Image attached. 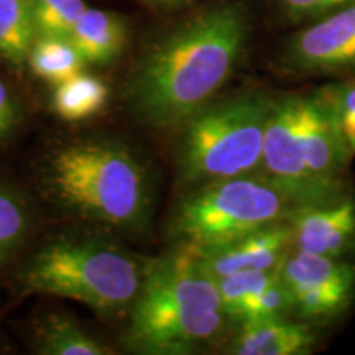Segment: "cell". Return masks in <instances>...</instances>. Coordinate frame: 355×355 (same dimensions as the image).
<instances>
[{
    "mask_svg": "<svg viewBox=\"0 0 355 355\" xmlns=\"http://www.w3.org/2000/svg\"><path fill=\"white\" fill-rule=\"evenodd\" d=\"M293 248V232L288 220L247 235L242 241L211 252H196L202 265L214 278L239 272L278 270Z\"/></svg>",
    "mask_w": 355,
    "mask_h": 355,
    "instance_id": "obj_11",
    "label": "cell"
},
{
    "mask_svg": "<svg viewBox=\"0 0 355 355\" xmlns=\"http://www.w3.org/2000/svg\"><path fill=\"white\" fill-rule=\"evenodd\" d=\"M38 352L46 355H104L107 350L71 319L51 316L40 329Z\"/></svg>",
    "mask_w": 355,
    "mask_h": 355,
    "instance_id": "obj_19",
    "label": "cell"
},
{
    "mask_svg": "<svg viewBox=\"0 0 355 355\" xmlns=\"http://www.w3.org/2000/svg\"><path fill=\"white\" fill-rule=\"evenodd\" d=\"M334 130L340 157L347 166L355 158V79L327 84L314 91Z\"/></svg>",
    "mask_w": 355,
    "mask_h": 355,
    "instance_id": "obj_17",
    "label": "cell"
},
{
    "mask_svg": "<svg viewBox=\"0 0 355 355\" xmlns=\"http://www.w3.org/2000/svg\"><path fill=\"white\" fill-rule=\"evenodd\" d=\"M107 101V84L81 71L73 78L56 84L51 107L63 121L78 122L99 114Z\"/></svg>",
    "mask_w": 355,
    "mask_h": 355,
    "instance_id": "obj_15",
    "label": "cell"
},
{
    "mask_svg": "<svg viewBox=\"0 0 355 355\" xmlns=\"http://www.w3.org/2000/svg\"><path fill=\"white\" fill-rule=\"evenodd\" d=\"M155 2H163V3H176V2H183V0H155Z\"/></svg>",
    "mask_w": 355,
    "mask_h": 355,
    "instance_id": "obj_24",
    "label": "cell"
},
{
    "mask_svg": "<svg viewBox=\"0 0 355 355\" xmlns=\"http://www.w3.org/2000/svg\"><path fill=\"white\" fill-rule=\"evenodd\" d=\"M86 63L104 64L117 58L127 44V28L115 13L86 8L68 37Z\"/></svg>",
    "mask_w": 355,
    "mask_h": 355,
    "instance_id": "obj_14",
    "label": "cell"
},
{
    "mask_svg": "<svg viewBox=\"0 0 355 355\" xmlns=\"http://www.w3.org/2000/svg\"><path fill=\"white\" fill-rule=\"evenodd\" d=\"M354 0H279L288 15L295 19H322Z\"/></svg>",
    "mask_w": 355,
    "mask_h": 355,
    "instance_id": "obj_22",
    "label": "cell"
},
{
    "mask_svg": "<svg viewBox=\"0 0 355 355\" xmlns=\"http://www.w3.org/2000/svg\"><path fill=\"white\" fill-rule=\"evenodd\" d=\"M86 8L84 0H33L37 37L68 38Z\"/></svg>",
    "mask_w": 355,
    "mask_h": 355,
    "instance_id": "obj_20",
    "label": "cell"
},
{
    "mask_svg": "<svg viewBox=\"0 0 355 355\" xmlns=\"http://www.w3.org/2000/svg\"><path fill=\"white\" fill-rule=\"evenodd\" d=\"M314 343L316 334L308 324L277 318L241 326V332L229 352L235 355H306L313 350Z\"/></svg>",
    "mask_w": 355,
    "mask_h": 355,
    "instance_id": "obj_13",
    "label": "cell"
},
{
    "mask_svg": "<svg viewBox=\"0 0 355 355\" xmlns=\"http://www.w3.org/2000/svg\"><path fill=\"white\" fill-rule=\"evenodd\" d=\"M278 273L291 293L293 313L303 319L339 316L355 295V265L343 259L291 248Z\"/></svg>",
    "mask_w": 355,
    "mask_h": 355,
    "instance_id": "obj_8",
    "label": "cell"
},
{
    "mask_svg": "<svg viewBox=\"0 0 355 355\" xmlns=\"http://www.w3.org/2000/svg\"><path fill=\"white\" fill-rule=\"evenodd\" d=\"M286 61L301 73L355 68V0L296 35L288 46Z\"/></svg>",
    "mask_w": 355,
    "mask_h": 355,
    "instance_id": "obj_9",
    "label": "cell"
},
{
    "mask_svg": "<svg viewBox=\"0 0 355 355\" xmlns=\"http://www.w3.org/2000/svg\"><path fill=\"white\" fill-rule=\"evenodd\" d=\"M301 96L273 99L263 135L259 175L296 206L334 201L313 180L301 144Z\"/></svg>",
    "mask_w": 355,
    "mask_h": 355,
    "instance_id": "obj_7",
    "label": "cell"
},
{
    "mask_svg": "<svg viewBox=\"0 0 355 355\" xmlns=\"http://www.w3.org/2000/svg\"><path fill=\"white\" fill-rule=\"evenodd\" d=\"M273 99L247 92L206 105L184 123L180 152L183 183L202 184L260 170Z\"/></svg>",
    "mask_w": 355,
    "mask_h": 355,
    "instance_id": "obj_5",
    "label": "cell"
},
{
    "mask_svg": "<svg viewBox=\"0 0 355 355\" xmlns=\"http://www.w3.org/2000/svg\"><path fill=\"white\" fill-rule=\"evenodd\" d=\"M301 144L311 178L332 199L340 198V173L345 168L334 130L316 96H301Z\"/></svg>",
    "mask_w": 355,
    "mask_h": 355,
    "instance_id": "obj_12",
    "label": "cell"
},
{
    "mask_svg": "<svg viewBox=\"0 0 355 355\" xmlns=\"http://www.w3.org/2000/svg\"><path fill=\"white\" fill-rule=\"evenodd\" d=\"M291 209L285 194L259 173L207 181L178 206L173 234L191 250L211 252L286 220Z\"/></svg>",
    "mask_w": 355,
    "mask_h": 355,
    "instance_id": "obj_6",
    "label": "cell"
},
{
    "mask_svg": "<svg viewBox=\"0 0 355 355\" xmlns=\"http://www.w3.org/2000/svg\"><path fill=\"white\" fill-rule=\"evenodd\" d=\"M26 60L38 78L55 86L81 73L86 64L71 40L61 37H37Z\"/></svg>",
    "mask_w": 355,
    "mask_h": 355,
    "instance_id": "obj_18",
    "label": "cell"
},
{
    "mask_svg": "<svg viewBox=\"0 0 355 355\" xmlns=\"http://www.w3.org/2000/svg\"><path fill=\"white\" fill-rule=\"evenodd\" d=\"M217 279L191 248L145 265L130 308L128 344L145 354H183L209 344L227 327Z\"/></svg>",
    "mask_w": 355,
    "mask_h": 355,
    "instance_id": "obj_2",
    "label": "cell"
},
{
    "mask_svg": "<svg viewBox=\"0 0 355 355\" xmlns=\"http://www.w3.org/2000/svg\"><path fill=\"white\" fill-rule=\"evenodd\" d=\"M35 38L33 0H0V56L12 64H21Z\"/></svg>",
    "mask_w": 355,
    "mask_h": 355,
    "instance_id": "obj_16",
    "label": "cell"
},
{
    "mask_svg": "<svg viewBox=\"0 0 355 355\" xmlns=\"http://www.w3.org/2000/svg\"><path fill=\"white\" fill-rule=\"evenodd\" d=\"M145 265L121 248L92 241L51 243L26 266L30 291L91 306L102 314L132 308L144 282Z\"/></svg>",
    "mask_w": 355,
    "mask_h": 355,
    "instance_id": "obj_4",
    "label": "cell"
},
{
    "mask_svg": "<svg viewBox=\"0 0 355 355\" xmlns=\"http://www.w3.org/2000/svg\"><path fill=\"white\" fill-rule=\"evenodd\" d=\"M19 121V107L6 84L0 81V140L6 139Z\"/></svg>",
    "mask_w": 355,
    "mask_h": 355,
    "instance_id": "obj_23",
    "label": "cell"
},
{
    "mask_svg": "<svg viewBox=\"0 0 355 355\" xmlns=\"http://www.w3.org/2000/svg\"><path fill=\"white\" fill-rule=\"evenodd\" d=\"M247 32V13L241 3H220L159 40L130 84L137 115L158 128L183 127L227 83Z\"/></svg>",
    "mask_w": 355,
    "mask_h": 355,
    "instance_id": "obj_1",
    "label": "cell"
},
{
    "mask_svg": "<svg viewBox=\"0 0 355 355\" xmlns=\"http://www.w3.org/2000/svg\"><path fill=\"white\" fill-rule=\"evenodd\" d=\"M50 180L60 201L105 224L144 229L150 214L145 166L128 146L87 140L55 155Z\"/></svg>",
    "mask_w": 355,
    "mask_h": 355,
    "instance_id": "obj_3",
    "label": "cell"
},
{
    "mask_svg": "<svg viewBox=\"0 0 355 355\" xmlns=\"http://www.w3.org/2000/svg\"><path fill=\"white\" fill-rule=\"evenodd\" d=\"M28 229V212L19 194L0 186V268L20 245Z\"/></svg>",
    "mask_w": 355,
    "mask_h": 355,
    "instance_id": "obj_21",
    "label": "cell"
},
{
    "mask_svg": "<svg viewBox=\"0 0 355 355\" xmlns=\"http://www.w3.org/2000/svg\"><path fill=\"white\" fill-rule=\"evenodd\" d=\"M293 248L308 254L343 259L355 245V199L296 206L286 217Z\"/></svg>",
    "mask_w": 355,
    "mask_h": 355,
    "instance_id": "obj_10",
    "label": "cell"
}]
</instances>
